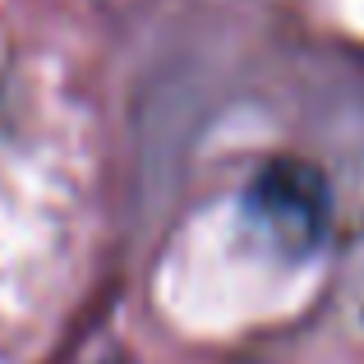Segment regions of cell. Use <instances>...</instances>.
I'll return each instance as SVG.
<instances>
[{
  "mask_svg": "<svg viewBox=\"0 0 364 364\" xmlns=\"http://www.w3.org/2000/svg\"><path fill=\"white\" fill-rule=\"evenodd\" d=\"M249 217L282 254H314L328 231V180L309 161H272L249 189Z\"/></svg>",
  "mask_w": 364,
  "mask_h": 364,
  "instance_id": "6da1fadb",
  "label": "cell"
}]
</instances>
